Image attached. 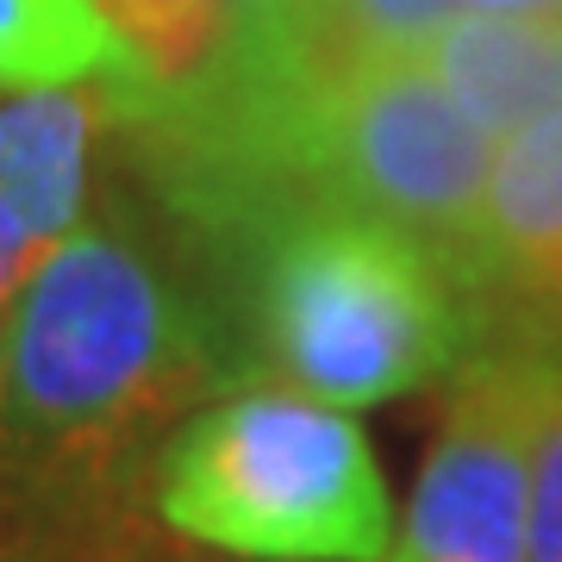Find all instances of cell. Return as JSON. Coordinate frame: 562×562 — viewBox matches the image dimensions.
<instances>
[{
	"instance_id": "6da1fadb",
	"label": "cell",
	"mask_w": 562,
	"mask_h": 562,
	"mask_svg": "<svg viewBox=\"0 0 562 562\" xmlns=\"http://www.w3.org/2000/svg\"><path fill=\"white\" fill-rule=\"evenodd\" d=\"M220 375L201 301L132 232L81 220L0 306V501L63 519L157 457Z\"/></svg>"
},
{
	"instance_id": "7a4b0ae2",
	"label": "cell",
	"mask_w": 562,
	"mask_h": 562,
	"mask_svg": "<svg viewBox=\"0 0 562 562\" xmlns=\"http://www.w3.org/2000/svg\"><path fill=\"white\" fill-rule=\"evenodd\" d=\"M244 244V362L331 406H382L469 362L462 269L387 213L313 201Z\"/></svg>"
},
{
	"instance_id": "3957f363",
	"label": "cell",
	"mask_w": 562,
	"mask_h": 562,
	"mask_svg": "<svg viewBox=\"0 0 562 562\" xmlns=\"http://www.w3.org/2000/svg\"><path fill=\"white\" fill-rule=\"evenodd\" d=\"M150 513L238 562H387L401 543L350 406L288 382L194 406L150 457Z\"/></svg>"
},
{
	"instance_id": "277c9868",
	"label": "cell",
	"mask_w": 562,
	"mask_h": 562,
	"mask_svg": "<svg viewBox=\"0 0 562 562\" xmlns=\"http://www.w3.org/2000/svg\"><path fill=\"white\" fill-rule=\"evenodd\" d=\"M501 144L462 113L425 57L375 63L338 81L319 120L331 201L369 206L419 232L482 288V225Z\"/></svg>"
},
{
	"instance_id": "5b68a950",
	"label": "cell",
	"mask_w": 562,
	"mask_h": 562,
	"mask_svg": "<svg viewBox=\"0 0 562 562\" xmlns=\"http://www.w3.org/2000/svg\"><path fill=\"white\" fill-rule=\"evenodd\" d=\"M557 369L550 350H475L462 362L387 562L531 557V462Z\"/></svg>"
},
{
	"instance_id": "8992f818",
	"label": "cell",
	"mask_w": 562,
	"mask_h": 562,
	"mask_svg": "<svg viewBox=\"0 0 562 562\" xmlns=\"http://www.w3.org/2000/svg\"><path fill=\"white\" fill-rule=\"evenodd\" d=\"M101 125H113L106 81L25 88L20 101L0 106V201L38 232V244L69 238L88 220Z\"/></svg>"
},
{
	"instance_id": "52a82bcc",
	"label": "cell",
	"mask_w": 562,
	"mask_h": 562,
	"mask_svg": "<svg viewBox=\"0 0 562 562\" xmlns=\"http://www.w3.org/2000/svg\"><path fill=\"white\" fill-rule=\"evenodd\" d=\"M425 63L494 144L562 101V20L543 13H482L462 7Z\"/></svg>"
},
{
	"instance_id": "ba28073f",
	"label": "cell",
	"mask_w": 562,
	"mask_h": 562,
	"mask_svg": "<svg viewBox=\"0 0 562 562\" xmlns=\"http://www.w3.org/2000/svg\"><path fill=\"white\" fill-rule=\"evenodd\" d=\"M482 281L562 301V101L519 125L494 157Z\"/></svg>"
},
{
	"instance_id": "9c48e42d",
	"label": "cell",
	"mask_w": 562,
	"mask_h": 562,
	"mask_svg": "<svg viewBox=\"0 0 562 562\" xmlns=\"http://www.w3.org/2000/svg\"><path fill=\"white\" fill-rule=\"evenodd\" d=\"M94 7L125 57V76H106L113 101H162L201 88L213 69L232 63L250 25L238 0H94Z\"/></svg>"
},
{
	"instance_id": "30bf717a",
	"label": "cell",
	"mask_w": 562,
	"mask_h": 562,
	"mask_svg": "<svg viewBox=\"0 0 562 562\" xmlns=\"http://www.w3.org/2000/svg\"><path fill=\"white\" fill-rule=\"evenodd\" d=\"M462 0H288L269 20L288 32L301 63L325 88L394 57H425Z\"/></svg>"
},
{
	"instance_id": "8fae6325",
	"label": "cell",
	"mask_w": 562,
	"mask_h": 562,
	"mask_svg": "<svg viewBox=\"0 0 562 562\" xmlns=\"http://www.w3.org/2000/svg\"><path fill=\"white\" fill-rule=\"evenodd\" d=\"M106 76H125V57L94 0H0V94Z\"/></svg>"
},
{
	"instance_id": "7c38bea8",
	"label": "cell",
	"mask_w": 562,
	"mask_h": 562,
	"mask_svg": "<svg viewBox=\"0 0 562 562\" xmlns=\"http://www.w3.org/2000/svg\"><path fill=\"white\" fill-rule=\"evenodd\" d=\"M525 562H562V369L543 406L538 462H531V557Z\"/></svg>"
},
{
	"instance_id": "4fadbf2b",
	"label": "cell",
	"mask_w": 562,
	"mask_h": 562,
	"mask_svg": "<svg viewBox=\"0 0 562 562\" xmlns=\"http://www.w3.org/2000/svg\"><path fill=\"white\" fill-rule=\"evenodd\" d=\"M44 250H50V244H38V232H32V225L13 213V206L0 201V306H7V301L25 288V276L38 269Z\"/></svg>"
},
{
	"instance_id": "5bb4252c",
	"label": "cell",
	"mask_w": 562,
	"mask_h": 562,
	"mask_svg": "<svg viewBox=\"0 0 562 562\" xmlns=\"http://www.w3.org/2000/svg\"><path fill=\"white\" fill-rule=\"evenodd\" d=\"M462 7H482V13H543V20H562V0H462Z\"/></svg>"
},
{
	"instance_id": "9a60e30c",
	"label": "cell",
	"mask_w": 562,
	"mask_h": 562,
	"mask_svg": "<svg viewBox=\"0 0 562 562\" xmlns=\"http://www.w3.org/2000/svg\"><path fill=\"white\" fill-rule=\"evenodd\" d=\"M125 562H194V557H181V550H138V557H125Z\"/></svg>"
},
{
	"instance_id": "2e32d148",
	"label": "cell",
	"mask_w": 562,
	"mask_h": 562,
	"mask_svg": "<svg viewBox=\"0 0 562 562\" xmlns=\"http://www.w3.org/2000/svg\"><path fill=\"white\" fill-rule=\"evenodd\" d=\"M244 13H276V7H288V0H238Z\"/></svg>"
}]
</instances>
